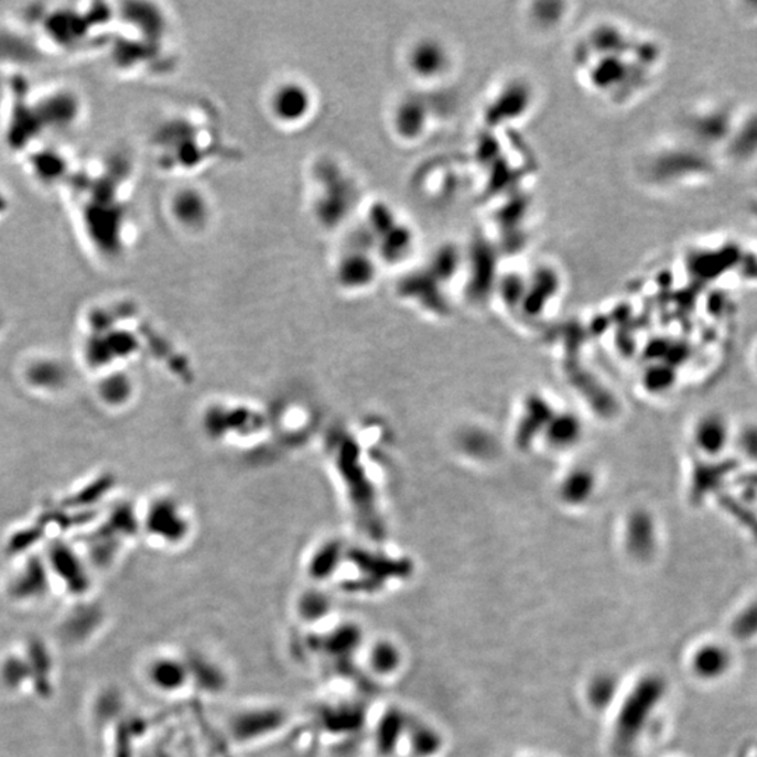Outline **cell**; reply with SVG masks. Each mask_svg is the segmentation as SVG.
Masks as SVG:
<instances>
[{"label":"cell","mask_w":757,"mask_h":757,"mask_svg":"<svg viewBox=\"0 0 757 757\" xmlns=\"http://www.w3.org/2000/svg\"><path fill=\"white\" fill-rule=\"evenodd\" d=\"M735 430L727 415L709 411L693 426L694 447L709 459H720L734 445Z\"/></svg>","instance_id":"obj_2"},{"label":"cell","mask_w":757,"mask_h":757,"mask_svg":"<svg viewBox=\"0 0 757 757\" xmlns=\"http://www.w3.org/2000/svg\"><path fill=\"white\" fill-rule=\"evenodd\" d=\"M149 679L154 688L164 693H174L183 690L192 682V673L187 663L182 659L162 657L154 659L149 668Z\"/></svg>","instance_id":"obj_6"},{"label":"cell","mask_w":757,"mask_h":757,"mask_svg":"<svg viewBox=\"0 0 757 757\" xmlns=\"http://www.w3.org/2000/svg\"><path fill=\"white\" fill-rule=\"evenodd\" d=\"M55 565L58 569L62 578L66 581V585L75 594H82L87 590V580L84 571H82L79 564L76 563L74 559L69 555H56Z\"/></svg>","instance_id":"obj_15"},{"label":"cell","mask_w":757,"mask_h":757,"mask_svg":"<svg viewBox=\"0 0 757 757\" xmlns=\"http://www.w3.org/2000/svg\"><path fill=\"white\" fill-rule=\"evenodd\" d=\"M731 631L740 641H751L757 638V599L745 605L736 613Z\"/></svg>","instance_id":"obj_14"},{"label":"cell","mask_w":757,"mask_h":757,"mask_svg":"<svg viewBox=\"0 0 757 757\" xmlns=\"http://www.w3.org/2000/svg\"><path fill=\"white\" fill-rule=\"evenodd\" d=\"M329 604L322 596H307L302 599L301 605H299V613H301V619L307 623H317L324 619L328 615Z\"/></svg>","instance_id":"obj_19"},{"label":"cell","mask_w":757,"mask_h":757,"mask_svg":"<svg viewBox=\"0 0 757 757\" xmlns=\"http://www.w3.org/2000/svg\"><path fill=\"white\" fill-rule=\"evenodd\" d=\"M0 678L9 689L15 690L22 686L30 679V668L28 659L20 657H9L4 659Z\"/></svg>","instance_id":"obj_16"},{"label":"cell","mask_w":757,"mask_h":757,"mask_svg":"<svg viewBox=\"0 0 757 757\" xmlns=\"http://www.w3.org/2000/svg\"><path fill=\"white\" fill-rule=\"evenodd\" d=\"M545 429H548L550 444L558 447L574 445L580 440L582 431L580 421L571 414L551 417Z\"/></svg>","instance_id":"obj_9"},{"label":"cell","mask_w":757,"mask_h":757,"mask_svg":"<svg viewBox=\"0 0 757 757\" xmlns=\"http://www.w3.org/2000/svg\"><path fill=\"white\" fill-rule=\"evenodd\" d=\"M630 544L631 549L638 554L650 553L653 542H656V533H653V525L650 517L647 515H635L630 520Z\"/></svg>","instance_id":"obj_12"},{"label":"cell","mask_w":757,"mask_h":757,"mask_svg":"<svg viewBox=\"0 0 757 757\" xmlns=\"http://www.w3.org/2000/svg\"><path fill=\"white\" fill-rule=\"evenodd\" d=\"M45 590V576L37 569H30L28 574L15 582L13 595L19 599H30L43 594Z\"/></svg>","instance_id":"obj_17"},{"label":"cell","mask_w":757,"mask_h":757,"mask_svg":"<svg viewBox=\"0 0 757 757\" xmlns=\"http://www.w3.org/2000/svg\"><path fill=\"white\" fill-rule=\"evenodd\" d=\"M285 714L280 709L246 710L231 721V733L240 743H255L275 733L285 723Z\"/></svg>","instance_id":"obj_3"},{"label":"cell","mask_w":757,"mask_h":757,"mask_svg":"<svg viewBox=\"0 0 757 757\" xmlns=\"http://www.w3.org/2000/svg\"><path fill=\"white\" fill-rule=\"evenodd\" d=\"M172 215L174 220L182 226L183 229L190 231H197L209 224L210 216H213V208L204 193L197 188H184L174 195L172 199Z\"/></svg>","instance_id":"obj_4"},{"label":"cell","mask_w":757,"mask_h":757,"mask_svg":"<svg viewBox=\"0 0 757 757\" xmlns=\"http://www.w3.org/2000/svg\"><path fill=\"white\" fill-rule=\"evenodd\" d=\"M594 476L588 471H584V468L574 471L565 478L561 494H563L566 502H585L594 491Z\"/></svg>","instance_id":"obj_10"},{"label":"cell","mask_w":757,"mask_h":757,"mask_svg":"<svg viewBox=\"0 0 757 757\" xmlns=\"http://www.w3.org/2000/svg\"><path fill=\"white\" fill-rule=\"evenodd\" d=\"M369 666L379 674H390L400 666V652L393 644L380 641L369 652Z\"/></svg>","instance_id":"obj_13"},{"label":"cell","mask_w":757,"mask_h":757,"mask_svg":"<svg viewBox=\"0 0 757 757\" xmlns=\"http://www.w3.org/2000/svg\"><path fill=\"white\" fill-rule=\"evenodd\" d=\"M403 728V720H401L399 713L391 712L385 715L383 720H380L378 729H376V745H378L380 754H391V750H393L399 743V736Z\"/></svg>","instance_id":"obj_11"},{"label":"cell","mask_w":757,"mask_h":757,"mask_svg":"<svg viewBox=\"0 0 757 757\" xmlns=\"http://www.w3.org/2000/svg\"><path fill=\"white\" fill-rule=\"evenodd\" d=\"M28 663L30 668V679L33 682L35 693L41 699H48L53 694V659H51L48 648L41 640H31L28 648Z\"/></svg>","instance_id":"obj_7"},{"label":"cell","mask_w":757,"mask_h":757,"mask_svg":"<svg viewBox=\"0 0 757 757\" xmlns=\"http://www.w3.org/2000/svg\"><path fill=\"white\" fill-rule=\"evenodd\" d=\"M673 380L672 370L663 367L652 368L646 376L647 388L652 391L667 390L669 386H672Z\"/></svg>","instance_id":"obj_20"},{"label":"cell","mask_w":757,"mask_h":757,"mask_svg":"<svg viewBox=\"0 0 757 757\" xmlns=\"http://www.w3.org/2000/svg\"><path fill=\"white\" fill-rule=\"evenodd\" d=\"M754 367H755L756 372H757V348L755 349V353H754Z\"/></svg>","instance_id":"obj_21"},{"label":"cell","mask_w":757,"mask_h":757,"mask_svg":"<svg viewBox=\"0 0 757 757\" xmlns=\"http://www.w3.org/2000/svg\"><path fill=\"white\" fill-rule=\"evenodd\" d=\"M733 666V653L721 642H704L692 657L693 672L704 682L723 681Z\"/></svg>","instance_id":"obj_5"},{"label":"cell","mask_w":757,"mask_h":757,"mask_svg":"<svg viewBox=\"0 0 757 757\" xmlns=\"http://www.w3.org/2000/svg\"><path fill=\"white\" fill-rule=\"evenodd\" d=\"M734 445H738L746 459L757 463V424L744 425L735 431Z\"/></svg>","instance_id":"obj_18"},{"label":"cell","mask_w":757,"mask_h":757,"mask_svg":"<svg viewBox=\"0 0 757 757\" xmlns=\"http://www.w3.org/2000/svg\"><path fill=\"white\" fill-rule=\"evenodd\" d=\"M268 111L278 126L299 128L305 126L316 111V97L302 82H282L271 91Z\"/></svg>","instance_id":"obj_1"},{"label":"cell","mask_w":757,"mask_h":757,"mask_svg":"<svg viewBox=\"0 0 757 757\" xmlns=\"http://www.w3.org/2000/svg\"><path fill=\"white\" fill-rule=\"evenodd\" d=\"M360 641H363L360 628L347 623V625L338 626L336 630L326 636L324 648L333 657H352L354 652H357Z\"/></svg>","instance_id":"obj_8"}]
</instances>
